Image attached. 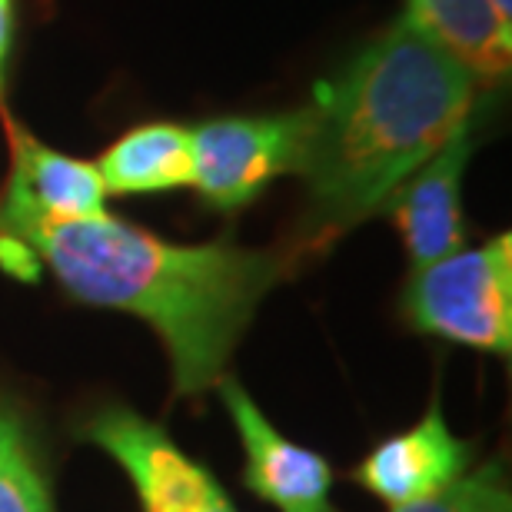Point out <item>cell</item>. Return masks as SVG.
<instances>
[{
  "instance_id": "obj_1",
  "label": "cell",
  "mask_w": 512,
  "mask_h": 512,
  "mask_svg": "<svg viewBox=\"0 0 512 512\" xmlns=\"http://www.w3.org/2000/svg\"><path fill=\"white\" fill-rule=\"evenodd\" d=\"M479 84L406 17L316 84L300 177L303 247L383 213L389 197L473 120Z\"/></svg>"
},
{
  "instance_id": "obj_2",
  "label": "cell",
  "mask_w": 512,
  "mask_h": 512,
  "mask_svg": "<svg viewBox=\"0 0 512 512\" xmlns=\"http://www.w3.org/2000/svg\"><path fill=\"white\" fill-rule=\"evenodd\" d=\"M0 240L24 243L77 303L147 320L170 356L177 396L207 393L227 376L240 336L293 266L286 250L170 243L110 213L77 223L34 220Z\"/></svg>"
},
{
  "instance_id": "obj_3",
  "label": "cell",
  "mask_w": 512,
  "mask_h": 512,
  "mask_svg": "<svg viewBox=\"0 0 512 512\" xmlns=\"http://www.w3.org/2000/svg\"><path fill=\"white\" fill-rule=\"evenodd\" d=\"M403 316L416 333L512 353V237L463 247L439 263L413 270L403 286Z\"/></svg>"
},
{
  "instance_id": "obj_4",
  "label": "cell",
  "mask_w": 512,
  "mask_h": 512,
  "mask_svg": "<svg viewBox=\"0 0 512 512\" xmlns=\"http://www.w3.org/2000/svg\"><path fill=\"white\" fill-rule=\"evenodd\" d=\"M310 107L290 114L260 117H213L190 127L193 190L203 207L217 213H240L263 197L273 180L300 173Z\"/></svg>"
},
{
  "instance_id": "obj_5",
  "label": "cell",
  "mask_w": 512,
  "mask_h": 512,
  "mask_svg": "<svg viewBox=\"0 0 512 512\" xmlns=\"http://www.w3.org/2000/svg\"><path fill=\"white\" fill-rule=\"evenodd\" d=\"M130 476L143 512H203L210 503L213 473L183 453L163 426L124 406H107L80 429Z\"/></svg>"
},
{
  "instance_id": "obj_6",
  "label": "cell",
  "mask_w": 512,
  "mask_h": 512,
  "mask_svg": "<svg viewBox=\"0 0 512 512\" xmlns=\"http://www.w3.org/2000/svg\"><path fill=\"white\" fill-rule=\"evenodd\" d=\"M243 446V483L276 512H333L330 459L286 439L233 376L217 383Z\"/></svg>"
},
{
  "instance_id": "obj_7",
  "label": "cell",
  "mask_w": 512,
  "mask_h": 512,
  "mask_svg": "<svg viewBox=\"0 0 512 512\" xmlns=\"http://www.w3.org/2000/svg\"><path fill=\"white\" fill-rule=\"evenodd\" d=\"M10 130V177L0 197V237L24 223H77L107 217V190L90 160L60 153L27 130Z\"/></svg>"
},
{
  "instance_id": "obj_8",
  "label": "cell",
  "mask_w": 512,
  "mask_h": 512,
  "mask_svg": "<svg viewBox=\"0 0 512 512\" xmlns=\"http://www.w3.org/2000/svg\"><path fill=\"white\" fill-rule=\"evenodd\" d=\"M469 160H473V120L459 127L383 207L403 237L413 270H423L466 247L463 177Z\"/></svg>"
},
{
  "instance_id": "obj_9",
  "label": "cell",
  "mask_w": 512,
  "mask_h": 512,
  "mask_svg": "<svg viewBox=\"0 0 512 512\" xmlns=\"http://www.w3.org/2000/svg\"><path fill=\"white\" fill-rule=\"evenodd\" d=\"M473 453L476 446L449 429L439 396H433L416 426L383 439L360 459L353 483L389 509H403L443 493L459 476H466L473 469Z\"/></svg>"
},
{
  "instance_id": "obj_10",
  "label": "cell",
  "mask_w": 512,
  "mask_h": 512,
  "mask_svg": "<svg viewBox=\"0 0 512 512\" xmlns=\"http://www.w3.org/2000/svg\"><path fill=\"white\" fill-rule=\"evenodd\" d=\"M409 24L459 60L479 87H496L512 67V24L493 0H406Z\"/></svg>"
},
{
  "instance_id": "obj_11",
  "label": "cell",
  "mask_w": 512,
  "mask_h": 512,
  "mask_svg": "<svg viewBox=\"0 0 512 512\" xmlns=\"http://www.w3.org/2000/svg\"><path fill=\"white\" fill-rule=\"evenodd\" d=\"M107 197H147L193 187L190 127L153 120L140 124L110 143L94 163Z\"/></svg>"
},
{
  "instance_id": "obj_12",
  "label": "cell",
  "mask_w": 512,
  "mask_h": 512,
  "mask_svg": "<svg viewBox=\"0 0 512 512\" xmlns=\"http://www.w3.org/2000/svg\"><path fill=\"white\" fill-rule=\"evenodd\" d=\"M0 512H57L20 416L0 403Z\"/></svg>"
},
{
  "instance_id": "obj_13",
  "label": "cell",
  "mask_w": 512,
  "mask_h": 512,
  "mask_svg": "<svg viewBox=\"0 0 512 512\" xmlns=\"http://www.w3.org/2000/svg\"><path fill=\"white\" fill-rule=\"evenodd\" d=\"M393 512H512V493L506 486V469L499 459L469 469L443 493L419 499L413 506Z\"/></svg>"
},
{
  "instance_id": "obj_14",
  "label": "cell",
  "mask_w": 512,
  "mask_h": 512,
  "mask_svg": "<svg viewBox=\"0 0 512 512\" xmlns=\"http://www.w3.org/2000/svg\"><path fill=\"white\" fill-rule=\"evenodd\" d=\"M17 44V0H0V110H4L7 67Z\"/></svg>"
},
{
  "instance_id": "obj_15",
  "label": "cell",
  "mask_w": 512,
  "mask_h": 512,
  "mask_svg": "<svg viewBox=\"0 0 512 512\" xmlns=\"http://www.w3.org/2000/svg\"><path fill=\"white\" fill-rule=\"evenodd\" d=\"M203 512H237V506L230 503V496L223 493V486L220 483H213V489H210V503H207V509Z\"/></svg>"
},
{
  "instance_id": "obj_16",
  "label": "cell",
  "mask_w": 512,
  "mask_h": 512,
  "mask_svg": "<svg viewBox=\"0 0 512 512\" xmlns=\"http://www.w3.org/2000/svg\"><path fill=\"white\" fill-rule=\"evenodd\" d=\"M496 14L506 20V24H512V0H493Z\"/></svg>"
}]
</instances>
